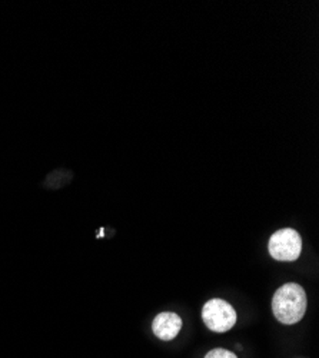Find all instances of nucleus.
I'll return each instance as SVG.
<instances>
[{
    "label": "nucleus",
    "instance_id": "4",
    "mask_svg": "<svg viewBox=\"0 0 319 358\" xmlns=\"http://www.w3.org/2000/svg\"><path fill=\"white\" fill-rule=\"evenodd\" d=\"M181 328H182V320L178 314H173V313L158 314L152 322L154 334L163 341H170L175 338L181 331Z\"/></svg>",
    "mask_w": 319,
    "mask_h": 358
},
{
    "label": "nucleus",
    "instance_id": "3",
    "mask_svg": "<svg viewBox=\"0 0 319 358\" xmlns=\"http://www.w3.org/2000/svg\"><path fill=\"white\" fill-rule=\"evenodd\" d=\"M202 318L209 330L226 333L237 322V313L229 303L223 300H211L202 310Z\"/></svg>",
    "mask_w": 319,
    "mask_h": 358
},
{
    "label": "nucleus",
    "instance_id": "1",
    "mask_svg": "<svg viewBox=\"0 0 319 358\" xmlns=\"http://www.w3.org/2000/svg\"><path fill=\"white\" fill-rule=\"evenodd\" d=\"M306 294L299 284L288 282L282 285L272 298V311L275 318L285 324L292 325L302 320L306 311Z\"/></svg>",
    "mask_w": 319,
    "mask_h": 358
},
{
    "label": "nucleus",
    "instance_id": "5",
    "mask_svg": "<svg viewBox=\"0 0 319 358\" xmlns=\"http://www.w3.org/2000/svg\"><path fill=\"white\" fill-rule=\"evenodd\" d=\"M205 358H238L234 352H230L223 348H215L207 354Z\"/></svg>",
    "mask_w": 319,
    "mask_h": 358
},
{
    "label": "nucleus",
    "instance_id": "2",
    "mask_svg": "<svg viewBox=\"0 0 319 358\" xmlns=\"http://www.w3.org/2000/svg\"><path fill=\"white\" fill-rule=\"evenodd\" d=\"M268 248L271 257L276 261H295L302 251L301 235L292 228L276 231L271 236Z\"/></svg>",
    "mask_w": 319,
    "mask_h": 358
}]
</instances>
